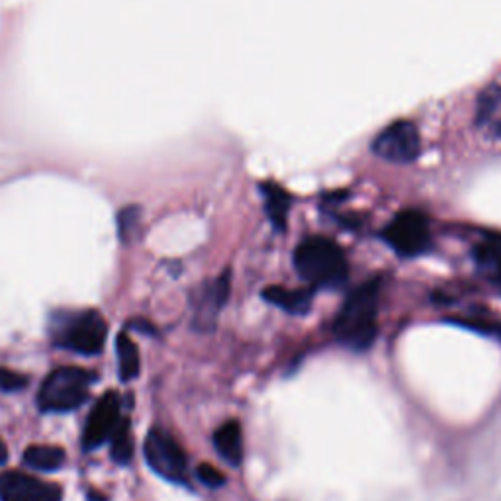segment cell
<instances>
[{
    "label": "cell",
    "mask_w": 501,
    "mask_h": 501,
    "mask_svg": "<svg viewBox=\"0 0 501 501\" xmlns=\"http://www.w3.org/2000/svg\"><path fill=\"white\" fill-rule=\"evenodd\" d=\"M476 267L484 274L501 282V237H487V240L476 243L472 249Z\"/></svg>",
    "instance_id": "9a60e30c"
},
{
    "label": "cell",
    "mask_w": 501,
    "mask_h": 501,
    "mask_svg": "<svg viewBox=\"0 0 501 501\" xmlns=\"http://www.w3.org/2000/svg\"><path fill=\"white\" fill-rule=\"evenodd\" d=\"M0 501H61V487L24 472L0 474Z\"/></svg>",
    "instance_id": "9c48e42d"
},
{
    "label": "cell",
    "mask_w": 501,
    "mask_h": 501,
    "mask_svg": "<svg viewBox=\"0 0 501 501\" xmlns=\"http://www.w3.org/2000/svg\"><path fill=\"white\" fill-rule=\"evenodd\" d=\"M110 453L116 465H128L133 457V433L128 419H120L118 427L110 437Z\"/></svg>",
    "instance_id": "ac0fdd59"
},
{
    "label": "cell",
    "mask_w": 501,
    "mask_h": 501,
    "mask_svg": "<svg viewBox=\"0 0 501 501\" xmlns=\"http://www.w3.org/2000/svg\"><path fill=\"white\" fill-rule=\"evenodd\" d=\"M372 153L394 165H409L421 155V135L418 125L409 120H396L372 140Z\"/></svg>",
    "instance_id": "5b68a950"
},
{
    "label": "cell",
    "mask_w": 501,
    "mask_h": 501,
    "mask_svg": "<svg viewBox=\"0 0 501 501\" xmlns=\"http://www.w3.org/2000/svg\"><path fill=\"white\" fill-rule=\"evenodd\" d=\"M474 123L486 137H501V84H487L476 98Z\"/></svg>",
    "instance_id": "30bf717a"
},
{
    "label": "cell",
    "mask_w": 501,
    "mask_h": 501,
    "mask_svg": "<svg viewBox=\"0 0 501 501\" xmlns=\"http://www.w3.org/2000/svg\"><path fill=\"white\" fill-rule=\"evenodd\" d=\"M142 223V210L137 206H128L120 211L118 216V233L122 243H132L133 237L140 233Z\"/></svg>",
    "instance_id": "d6986e66"
},
{
    "label": "cell",
    "mask_w": 501,
    "mask_h": 501,
    "mask_svg": "<svg viewBox=\"0 0 501 501\" xmlns=\"http://www.w3.org/2000/svg\"><path fill=\"white\" fill-rule=\"evenodd\" d=\"M214 447L218 455L231 467H240L243 460V435L237 421L223 423L214 433Z\"/></svg>",
    "instance_id": "5bb4252c"
},
{
    "label": "cell",
    "mask_w": 501,
    "mask_h": 501,
    "mask_svg": "<svg viewBox=\"0 0 501 501\" xmlns=\"http://www.w3.org/2000/svg\"><path fill=\"white\" fill-rule=\"evenodd\" d=\"M30 382L24 374L8 368H0V390L3 392H20Z\"/></svg>",
    "instance_id": "ffe728a7"
},
{
    "label": "cell",
    "mask_w": 501,
    "mask_h": 501,
    "mask_svg": "<svg viewBox=\"0 0 501 501\" xmlns=\"http://www.w3.org/2000/svg\"><path fill=\"white\" fill-rule=\"evenodd\" d=\"M257 188L272 230L284 233L288 225V214H290L292 208V194L274 181H262Z\"/></svg>",
    "instance_id": "8fae6325"
},
{
    "label": "cell",
    "mask_w": 501,
    "mask_h": 501,
    "mask_svg": "<svg viewBox=\"0 0 501 501\" xmlns=\"http://www.w3.org/2000/svg\"><path fill=\"white\" fill-rule=\"evenodd\" d=\"M196 476L198 480L202 482L208 487H221L225 484V476L223 472H220L218 468H214L211 465H200L196 468Z\"/></svg>",
    "instance_id": "44dd1931"
},
{
    "label": "cell",
    "mask_w": 501,
    "mask_h": 501,
    "mask_svg": "<svg viewBox=\"0 0 501 501\" xmlns=\"http://www.w3.org/2000/svg\"><path fill=\"white\" fill-rule=\"evenodd\" d=\"M230 280H231V274L225 270L221 277H218L214 282H210L204 288L202 298H200V304H198V321L210 323L218 316V311L223 308V304L228 302L230 298Z\"/></svg>",
    "instance_id": "4fadbf2b"
},
{
    "label": "cell",
    "mask_w": 501,
    "mask_h": 501,
    "mask_svg": "<svg viewBox=\"0 0 501 501\" xmlns=\"http://www.w3.org/2000/svg\"><path fill=\"white\" fill-rule=\"evenodd\" d=\"M294 269L300 279L318 288H339L349 279V260L345 250L329 237L313 235L300 241L294 249Z\"/></svg>",
    "instance_id": "7a4b0ae2"
},
{
    "label": "cell",
    "mask_w": 501,
    "mask_h": 501,
    "mask_svg": "<svg viewBox=\"0 0 501 501\" xmlns=\"http://www.w3.org/2000/svg\"><path fill=\"white\" fill-rule=\"evenodd\" d=\"M143 453L147 465L155 474L174 484H186L188 462L182 447L162 429H153L147 435Z\"/></svg>",
    "instance_id": "8992f818"
},
{
    "label": "cell",
    "mask_w": 501,
    "mask_h": 501,
    "mask_svg": "<svg viewBox=\"0 0 501 501\" xmlns=\"http://www.w3.org/2000/svg\"><path fill=\"white\" fill-rule=\"evenodd\" d=\"M6 458H8V448H6L3 438H0V465H5Z\"/></svg>",
    "instance_id": "7402d4cb"
},
{
    "label": "cell",
    "mask_w": 501,
    "mask_h": 501,
    "mask_svg": "<svg viewBox=\"0 0 501 501\" xmlns=\"http://www.w3.org/2000/svg\"><path fill=\"white\" fill-rule=\"evenodd\" d=\"M96 376L79 367H63L47 376L37 394V404L45 413H67L81 408Z\"/></svg>",
    "instance_id": "3957f363"
},
{
    "label": "cell",
    "mask_w": 501,
    "mask_h": 501,
    "mask_svg": "<svg viewBox=\"0 0 501 501\" xmlns=\"http://www.w3.org/2000/svg\"><path fill=\"white\" fill-rule=\"evenodd\" d=\"M108 335V325L98 311H83L65 323L61 329V347L84 357H94L103 350Z\"/></svg>",
    "instance_id": "52a82bcc"
},
{
    "label": "cell",
    "mask_w": 501,
    "mask_h": 501,
    "mask_svg": "<svg viewBox=\"0 0 501 501\" xmlns=\"http://www.w3.org/2000/svg\"><path fill=\"white\" fill-rule=\"evenodd\" d=\"M380 237L402 259L421 257L427 253L433 243L429 220L419 210L399 211L382 230Z\"/></svg>",
    "instance_id": "277c9868"
},
{
    "label": "cell",
    "mask_w": 501,
    "mask_h": 501,
    "mask_svg": "<svg viewBox=\"0 0 501 501\" xmlns=\"http://www.w3.org/2000/svg\"><path fill=\"white\" fill-rule=\"evenodd\" d=\"M380 279L368 280L349 294L337 313L333 331L345 347L367 350L378 335Z\"/></svg>",
    "instance_id": "6da1fadb"
},
{
    "label": "cell",
    "mask_w": 501,
    "mask_h": 501,
    "mask_svg": "<svg viewBox=\"0 0 501 501\" xmlns=\"http://www.w3.org/2000/svg\"><path fill=\"white\" fill-rule=\"evenodd\" d=\"M120 423V398L116 392H106L94 404L83 431V447L93 450L103 447Z\"/></svg>",
    "instance_id": "ba28073f"
},
{
    "label": "cell",
    "mask_w": 501,
    "mask_h": 501,
    "mask_svg": "<svg viewBox=\"0 0 501 501\" xmlns=\"http://www.w3.org/2000/svg\"><path fill=\"white\" fill-rule=\"evenodd\" d=\"M63 462H65V450L54 445H32L24 453V465L34 470L54 472L63 467Z\"/></svg>",
    "instance_id": "2e32d148"
},
{
    "label": "cell",
    "mask_w": 501,
    "mask_h": 501,
    "mask_svg": "<svg viewBox=\"0 0 501 501\" xmlns=\"http://www.w3.org/2000/svg\"><path fill=\"white\" fill-rule=\"evenodd\" d=\"M116 350H118V370H120V378L123 382L133 380L137 374H140V350H137V345L132 341L130 335L120 333L116 339Z\"/></svg>",
    "instance_id": "e0dca14e"
},
{
    "label": "cell",
    "mask_w": 501,
    "mask_h": 501,
    "mask_svg": "<svg viewBox=\"0 0 501 501\" xmlns=\"http://www.w3.org/2000/svg\"><path fill=\"white\" fill-rule=\"evenodd\" d=\"M262 298H265L269 304L292 313V316H304V313H308L311 308L313 290L311 288L288 290V288H282V286H269L262 290Z\"/></svg>",
    "instance_id": "7c38bea8"
}]
</instances>
